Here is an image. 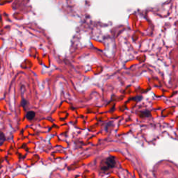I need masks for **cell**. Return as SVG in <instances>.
<instances>
[{
	"mask_svg": "<svg viewBox=\"0 0 178 178\" xmlns=\"http://www.w3.org/2000/svg\"><path fill=\"white\" fill-rule=\"evenodd\" d=\"M5 137L2 133L0 132V145H2L3 143L5 141Z\"/></svg>",
	"mask_w": 178,
	"mask_h": 178,
	"instance_id": "obj_3",
	"label": "cell"
},
{
	"mask_svg": "<svg viewBox=\"0 0 178 178\" xmlns=\"http://www.w3.org/2000/svg\"><path fill=\"white\" fill-rule=\"evenodd\" d=\"M35 115L36 114L34 112H28L26 113V117L29 120H32L34 119V117H35Z\"/></svg>",
	"mask_w": 178,
	"mask_h": 178,
	"instance_id": "obj_2",
	"label": "cell"
},
{
	"mask_svg": "<svg viewBox=\"0 0 178 178\" xmlns=\"http://www.w3.org/2000/svg\"><path fill=\"white\" fill-rule=\"evenodd\" d=\"M104 164L105 167L102 168V169H109V168H114L116 166V160H115L114 157H110L106 159V160L104 162Z\"/></svg>",
	"mask_w": 178,
	"mask_h": 178,
	"instance_id": "obj_1",
	"label": "cell"
}]
</instances>
